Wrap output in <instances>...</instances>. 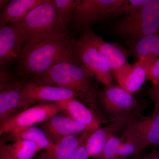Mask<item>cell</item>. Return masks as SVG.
Returning a JSON list of instances; mask_svg holds the SVG:
<instances>
[{"instance_id":"cell-1","label":"cell","mask_w":159,"mask_h":159,"mask_svg":"<svg viewBox=\"0 0 159 159\" xmlns=\"http://www.w3.org/2000/svg\"><path fill=\"white\" fill-rule=\"evenodd\" d=\"M93 77L80 62L75 61L60 63L48 70L32 76L42 84L59 87L74 92L101 123L107 122L102 112Z\"/></svg>"},{"instance_id":"cell-2","label":"cell","mask_w":159,"mask_h":159,"mask_svg":"<svg viewBox=\"0 0 159 159\" xmlns=\"http://www.w3.org/2000/svg\"><path fill=\"white\" fill-rule=\"evenodd\" d=\"M70 37L46 41L23 50L18 71L22 76H33L49 70L60 63L80 61Z\"/></svg>"},{"instance_id":"cell-3","label":"cell","mask_w":159,"mask_h":159,"mask_svg":"<svg viewBox=\"0 0 159 159\" xmlns=\"http://www.w3.org/2000/svg\"><path fill=\"white\" fill-rule=\"evenodd\" d=\"M12 25L19 33L23 50L46 41L69 36L67 29L58 19L52 0H46Z\"/></svg>"},{"instance_id":"cell-4","label":"cell","mask_w":159,"mask_h":159,"mask_svg":"<svg viewBox=\"0 0 159 159\" xmlns=\"http://www.w3.org/2000/svg\"><path fill=\"white\" fill-rule=\"evenodd\" d=\"M112 27L115 33L129 42L159 33V0H149L136 12L125 16Z\"/></svg>"},{"instance_id":"cell-5","label":"cell","mask_w":159,"mask_h":159,"mask_svg":"<svg viewBox=\"0 0 159 159\" xmlns=\"http://www.w3.org/2000/svg\"><path fill=\"white\" fill-rule=\"evenodd\" d=\"M99 99L104 116L109 122L117 119L129 120L141 116L142 107L139 101L119 86H105L99 91Z\"/></svg>"},{"instance_id":"cell-6","label":"cell","mask_w":159,"mask_h":159,"mask_svg":"<svg viewBox=\"0 0 159 159\" xmlns=\"http://www.w3.org/2000/svg\"><path fill=\"white\" fill-rule=\"evenodd\" d=\"M124 0H79L74 9V29L82 30L110 17Z\"/></svg>"},{"instance_id":"cell-7","label":"cell","mask_w":159,"mask_h":159,"mask_svg":"<svg viewBox=\"0 0 159 159\" xmlns=\"http://www.w3.org/2000/svg\"><path fill=\"white\" fill-rule=\"evenodd\" d=\"M74 48L77 59L99 81L105 86L114 84L112 74L108 63L84 34L75 40Z\"/></svg>"},{"instance_id":"cell-8","label":"cell","mask_w":159,"mask_h":159,"mask_svg":"<svg viewBox=\"0 0 159 159\" xmlns=\"http://www.w3.org/2000/svg\"><path fill=\"white\" fill-rule=\"evenodd\" d=\"M60 112L56 102L39 104L21 111L0 125V137L41 123Z\"/></svg>"},{"instance_id":"cell-9","label":"cell","mask_w":159,"mask_h":159,"mask_svg":"<svg viewBox=\"0 0 159 159\" xmlns=\"http://www.w3.org/2000/svg\"><path fill=\"white\" fill-rule=\"evenodd\" d=\"M76 97V94L70 90L42 84L32 78L23 88L19 110H24L35 103L57 102Z\"/></svg>"},{"instance_id":"cell-10","label":"cell","mask_w":159,"mask_h":159,"mask_svg":"<svg viewBox=\"0 0 159 159\" xmlns=\"http://www.w3.org/2000/svg\"><path fill=\"white\" fill-rule=\"evenodd\" d=\"M81 30L106 60L116 79L129 68L131 65L127 61V53L120 46L106 41L94 33L89 27Z\"/></svg>"},{"instance_id":"cell-11","label":"cell","mask_w":159,"mask_h":159,"mask_svg":"<svg viewBox=\"0 0 159 159\" xmlns=\"http://www.w3.org/2000/svg\"><path fill=\"white\" fill-rule=\"evenodd\" d=\"M138 134L147 141L148 146H159V107L154 105L150 116H140L129 120L123 129L122 135Z\"/></svg>"},{"instance_id":"cell-12","label":"cell","mask_w":159,"mask_h":159,"mask_svg":"<svg viewBox=\"0 0 159 159\" xmlns=\"http://www.w3.org/2000/svg\"><path fill=\"white\" fill-rule=\"evenodd\" d=\"M23 43L19 33L12 24L0 25V67L6 68L19 61Z\"/></svg>"},{"instance_id":"cell-13","label":"cell","mask_w":159,"mask_h":159,"mask_svg":"<svg viewBox=\"0 0 159 159\" xmlns=\"http://www.w3.org/2000/svg\"><path fill=\"white\" fill-rule=\"evenodd\" d=\"M39 127L45 132L54 144L62 138L82 133L86 129L85 125L67 116L57 114L39 123Z\"/></svg>"},{"instance_id":"cell-14","label":"cell","mask_w":159,"mask_h":159,"mask_svg":"<svg viewBox=\"0 0 159 159\" xmlns=\"http://www.w3.org/2000/svg\"><path fill=\"white\" fill-rule=\"evenodd\" d=\"M66 116L85 125L86 131L91 134L100 128L101 122L94 113L82 102L75 98L55 102Z\"/></svg>"},{"instance_id":"cell-15","label":"cell","mask_w":159,"mask_h":159,"mask_svg":"<svg viewBox=\"0 0 159 159\" xmlns=\"http://www.w3.org/2000/svg\"><path fill=\"white\" fill-rule=\"evenodd\" d=\"M27 80L0 85V125L19 111L22 91Z\"/></svg>"},{"instance_id":"cell-16","label":"cell","mask_w":159,"mask_h":159,"mask_svg":"<svg viewBox=\"0 0 159 159\" xmlns=\"http://www.w3.org/2000/svg\"><path fill=\"white\" fill-rule=\"evenodd\" d=\"M128 121L125 119L114 120L108 125L92 133L85 141L89 157L97 158L109 139L124 129Z\"/></svg>"},{"instance_id":"cell-17","label":"cell","mask_w":159,"mask_h":159,"mask_svg":"<svg viewBox=\"0 0 159 159\" xmlns=\"http://www.w3.org/2000/svg\"><path fill=\"white\" fill-rule=\"evenodd\" d=\"M90 134L84 131L61 139L54 146L46 149L34 159H68L80 143L85 142Z\"/></svg>"},{"instance_id":"cell-18","label":"cell","mask_w":159,"mask_h":159,"mask_svg":"<svg viewBox=\"0 0 159 159\" xmlns=\"http://www.w3.org/2000/svg\"><path fill=\"white\" fill-rule=\"evenodd\" d=\"M46 0H11L9 1L0 11V25L20 21L28 13Z\"/></svg>"},{"instance_id":"cell-19","label":"cell","mask_w":159,"mask_h":159,"mask_svg":"<svg viewBox=\"0 0 159 159\" xmlns=\"http://www.w3.org/2000/svg\"><path fill=\"white\" fill-rule=\"evenodd\" d=\"M130 52L138 60L143 61L147 67L159 58V33L129 42Z\"/></svg>"},{"instance_id":"cell-20","label":"cell","mask_w":159,"mask_h":159,"mask_svg":"<svg viewBox=\"0 0 159 159\" xmlns=\"http://www.w3.org/2000/svg\"><path fill=\"white\" fill-rule=\"evenodd\" d=\"M147 66L144 61L138 60L125 72L116 78L119 86L132 94L139 90L147 78Z\"/></svg>"},{"instance_id":"cell-21","label":"cell","mask_w":159,"mask_h":159,"mask_svg":"<svg viewBox=\"0 0 159 159\" xmlns=\"http://www.w3.org/2000/svg\"><path fill=\"white\" fill-rule=\"evenodd\" d=\"M6 135L9 140L22 139L33 142L37 146L38 152L49 149L54 145V143L42 129L34 125Z\"/></svg>"},{"instance_id":"cell-22","label":"cell","mask_w":159,"mask_h":159,"mask_svg":"<svg viewBox=\"0 0 159 159\" xmlns=\"http://www.w3.org/2000/svg\"><path fill=\"white\" fill-rule=\"evenodd\" d=\"M124 142L120 147L115 159H125L129 156H138L148 146L146 140L138 134L122 135Z\"/></svg>"},{"instance_id":"cell-23","label":"cell","mask_w":159,"mask_h":159,"mask_svg":"<svg viewBox=\"0 0 159 159\" xmlns=\"http://www.w3.org/2000/svg\"><path fill=\"white\" fill-rule=\"evenodd\" d=\"M11 144H8L9 151L17 159H32L38 152L33 142L22 139L11 140Z\"/></svg>"},{"instance_id":"cell-24","label":"cell","mask_w":159,"mask_h":159,"mask_svg":"<svg viewBox=\"0 0 159 159\" xmlns=\"http://www.w3.org/2000/svg\"><path fill=\"white\" fill-rule=\"evenodd\" d=\"M52 2L58 19L62 25L67 29L79 0H52Z\"/></svg>"},{"instance_id":"cell-25","label":"cell","mask_w":159,"mask_h":159,"mask_svg":"<svg viewBox=\"0 0 159 159\" xmlns=\"http://www.w3.org/2000/svg\"><path fill=\"white\" fill-rule=\"evenodd\" d=\"M124 142L123 137L113 136L109 139L104 145L97 159H115L120 147Z\"/></svg>"},{"instance_id":"cell-26","label":"cell","mask_w":159,"mask_h":159,"mask_svg":"<svg viewBox=\"0 0 159 159\" xmlns=\"http://www.w3.org/2000/svg\"><path fill=\"white\" fill-rule=\"evenodd\" d=\"M149 1V0H124L122 5L115 11L111 17H116L122 15L127 16L133 14Z\"/></svg>"},{"instance_id":"cell-27","label":"cell","mask_w":159,"mask_h":159,"mask_svg":"<svg viewBox=\"0 0 159 159\" xmlns=\"http://www.w3.org/2000/svg\"><path fill=\"white\" fill-rule=\"evenodd\" d=\"M147 78L152 84H159V58L147 67Z\"/></svg>"},{"instance_id":"cell-28","label":"cell","mask_w":159,"mask_h":159,"mask_svg":"<svg viewBox=\"0 0 159 159\" xmlns=\"http://www.w3.org/2000/svg\"><path fill=\"white\" fill-rule=\"evenodd\" d=\"M89 158L85 141L80 144L68 159H88Z\"/></svg>"},{"instance_id":"cell-29","label":"cell","mask_w":159,"mask_h":159,"mask_svg":"<svg viewBox=\"0 0 159 159\" xmlns=\"http://www.w3.org/2000/svg\"><path fill=\"white\" fill-rule=\"evenodd\" d=\"M0 159H17L11 154L8 144L2 137H0Z\"/></svg>"},{"instance_id":"cell-30","label":"cell","mask_w":159,"mask_h":159,"mask_svg":"<svg viewBox=\"0 0 159 159\" xmlns=\"http://www.w3.org/2000/svg\"><path fill=\"white\" fill-rule=\"evenodd\" d=\"M148 97L159 107V84H152L147 90Z\"/></svg>"},{"instance_id":"cell-31","label":"cell","mask_w":159,"mask_h":159,"mask_svg":"<svg viewBox=\"0 0 159 159\" xmlns=\"http://www.w3.org/2000/svg\"><path fill=\"white\" fill-rule=\"evenodd\" d=\"M141 157L143 159H159V150L153 147L149 153Z\"/></svg>"},{"instance_id":"cell-32","label":"cell","mask_w":159,"mask_h":159,"mask_svg":"<svg viewBox=\"0 0 159 159\" xmlns=\"http://www.w3.org/2000/svg\"><path fill=\"white\" fill-rule=\"evenodd\" d=\"M9 82V76L6 68L0 67V85Z\"/></svg>"},{"instance_id":"cell-33","label":"cell","mask_w":159,"mask_h":159,"mask_svg":"<svg viewBox=\"0 0 159 159\" xmlns=\"http://www.w3.org/2000/svg\"><path fill=\"white\" fill-rule=\"evenodd\" d=\"M9 1L6 0H0V11L3 9L4 6H6V4L9 2Z\"/></svg>"},{"instance_id":"cell-34","label":"cell","mask_w":159,"mask_h":159,"mask_svg":"<svg viewBox=\"0 0 159 159\" xmlns=\"http://www.w3.org/2000/svg\"><path fill=\"white\" fill-rule=\"evenodd\" d=\"M129 159H143L141 156H138L133 157L132 158Z\"/></svg>"}]
</instances>
